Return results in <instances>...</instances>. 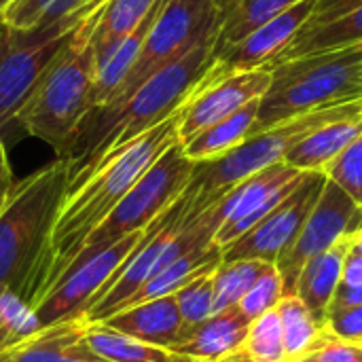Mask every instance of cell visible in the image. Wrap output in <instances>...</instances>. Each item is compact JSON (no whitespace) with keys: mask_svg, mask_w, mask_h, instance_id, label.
Returning <instances> with one entry per match:
<instances>
[{"mask_svg":"<svg viewBox=\"0 0 362 362\" xmlns=\"http://www.w3.org/2000/svg\"><path fill=\"white\" fill-rule=\"evenodd\" d=\"M100 11L102 4L74 28L17 119V125L49 144L57 159H66L83 121L95 108L93 32Z\"/></svg>","mask_w":362,"mask_h":362,"instance_id":"4","label":"cell"},{"mask_svg":"<svg viewBox=\"0 0 362 362\" xmlns=\"http://www.w3.org/2000/svg\"><path fill=\"white\" fill-rule=\"evenodd\" d=\"M327 182L325 172H305L301 182L250 231L223 248V261L261 259L276 263L297 240Z\"/></svg>","mask_w":362,"mask_h":362,"instance_id":"11","label":"cell"},{"mask_svg":"<svg viewBox=\"0 0 362 362\" xmlns=\"http://www.w3.org/2000/svg\"><path fill=\"white\" fill-rule=\"evenodd\" d=\"M274 263L261 259H235L223 261L214 274V314L235 308L238 301L250 291V286L259 280V276Z\"/></svg>","mask_w":362,"mask_h":362,"instance_id":"27","label":"cell"},{"mask_svg":"<svg viewBox=\"0 0 362 362\" xmlns=\"http://www.w3.org/2000/svg\"><path fill=\"white\" fill-rule=\"evenodd\" d=\"M178 121L180 110L102 157L87 174L70 185L53 229L51 267L45 291L64 274L87 235L115 210L140 176L178 142Z\"/></svg>","mask_w":362,"mask_h":362,"instance_id":"2","label":"cell"},{"mask_svg":"<svg viewBox=\"0 0 362 362\" xmlns=\"http://www.w3.org/2000/svg\"><path fill=\"white\" fill-rule=\"evenodd\" d=\"M214 47L216 36L199 42L176 62L151 74L121 102L93 108L66 155L70 185L87 174L102 157L178 112L212 68Z\"/></svg>","mask_w":362,"mask_h":362,"instance_id":"1","label":"cell"},{"mask_svg":"<svg viewBox=\"0 0 362 362\" xmlns=\"http://www.w3.org/2000/svg\"><path fill=\"white\" fill-rule=\"evenodd\" d=\"M144 233L146 229L121 238L119 242L102 250L83 252L74 257L70 265L64 269V274L34 303V312L40 329L70 318L85 316L91 303L95 301V297L100 295V291L112 280L119 267L140 244Z\"/></svg>","mask_w":362,"mask_h":362,"instance_id":"9","label":"cell"},{"mask_svg":"<svg viewBox=\"0 0 362 362\" xmlns=\"http://www.w3.org/2000/svg\"><path fill=\"white\" fill-rule=\"evenodd\" d=\"M85 316L45 327L0 352V362H108L83 339Z\"/></svg>","mask_w":362,"mask_h":362,"instance_id":"15","label":"cell"},{"mask_svg":"<svg viewBox=\"0 0 362 362\" xmlns=\"http://www.w3.org/2000/svg\"><path fill=\"white\" fill-rule=\"evenodd\" d=\"M218 6V34L214 55L240 42L252 30L284 13L301 0H214Z\"/></svg>","mask_w":362,"mask_h":362,"instance_id":"24","label":"cell"},{"mask_svg":"<svg viewBox=\"0 0 362 362\" xmlns=\"http://www.w3.org/2000/svg\"><path fill=\"white\" fill-rule=\"evenodd\" d=\"M325 329L339 339L358 344L362 339V305H352L329 314Z\"/></svg>","mask_w":362,"mask_h":362,"instance_id":"35","label":"cell"},{"mask_svg":"<svg viewBox=\"0 0 362 362\" xmlns=\"http://www.w3.org/2000/svg\"><path fill=\"white\" fill-rule=\"evenodd\" d=\"M358 344H361V346H362V339H361V341H358Z\"/></svg>","mask_w":362,"mask_h":362,"instance_id":"43","label":"cell"},{"mask_svg":"<svg viewBox=\"0 0 362 362\" xmlns=\"http://www.w3.org/2000/svg\"><path fill=\"white\" fill-rule=\"evenodd\" d=\"M252 320L238 308L212 314L202 325L185 329L174 352L189 356L195 362H216L242 348Z\"/></svg>","mask_w":362,"mask_h":362,"instance_id":"16","label":"cell"},{"mask_svg":"<svg viewBox=\"0 0 362 362\" xmlns=\"http://www.w3.org/2000/svg\"><path fill=\"white\" fill-rule=\"evenodd\" d=\"M341 284H346V286L362 284V255L358 250H354L352 246L348 248V255L344 259Z\"/></svg>","mask_w":362,"mask_h":362,"instance_id":"38","label":"cell"},{"mask_svg":"<svg viewBox=\"0 0 362 362\" xmlns=\"http://www.w3.org/2000/svg\"><path fill=\"white\" fill-rule=\"evenodd\" d=\"M195 163L182 153L180 142L170 146L125 193L115 210L87 235L76 257L102 250L121 238L146 229L187 191Z\"/></svg>","mask_w":362,"mask_h":362,"instance_id":"7","label":"cell"},{"mask_svg":"<svg viewBox=\"0 0 362 362\" xmlns=\"http://www.w3.org/2000/svg\"><path fill=\"white\" fill-rule=\"evenodd\" d=\"M161 0H106L95 23L93 42L102 51L134 32Z\"/></svg>","mask_w":362,"mask_h":362,"instance_id":"26","label":"cell"},{"mask_svg":"<svg viewBox=\"0 0 362 362\" xmlns=\"http://www.w3.org/2000/svg\"><path fill=\"white\" fill-rule=\"evenodd\" d=\"M11 2H13V0H0V19H2V15H4V11L8 8Z\"/></svg>","mask_w":362,"mask_h":362,"instance_id":"42","label":"cell"},{"mask_svg":"<svg viewBox=\"0 0 362 362\" xmlns=\"http://www.w3.org/2000/svg\"><path fill=\"white\" fill-rule=\"evenodd\" d=\"M216 362H259V361L250 358L244 350H235V352L227 354L225 358H221V361H216Z\"/></svg>","mask_w":362,"mask_h":362,"instance_id":"40","label":"cell"},{"mask_svg":"<svg viewBox=\"0 0 362 362\" xmlns=\"http://www.w3.org/2000/svg\"><path fill=\"white\" fill-rule=\"evenodd\" d=\"M104 325L140 341L170 350L178 344L182 335V318L174 295L134 303L106 318Z\"/></svg>","mask_w":362,"mask_h":362,"instance_id":"17","label":"cell"},{"mask_svg":"<svg viewBox=\"0 0 362 362\" xmlns=\"http://www.w3.org/2000/svg\"><path fill=\"white\" fill-rule=\"evenodd\" d=\"M362 134V112L337 119L299 142L284 161L301 172H325V168Z\"/></svg>","mask_w":362,"mask_h":362,"instance_id":"21","label":"cell"},{"mask_svg":"<svg viewBox=\"0 0 362 362\" xmlns=\"http://www.w3.org/2000/svg\"><path fill=\"white\" fill-rule=\"evenodd\" d=\"M161 4H163V0L125 38H121L119 42L110 45V47H106L102 51H95V108L115 102V98L123 89V85H125V81H127V76H129L136 59H138L142 42H144V38H146V34H148Z\"/></svg>","mask_w":362,"mask_h":362,"instance_id":"19","label":"cell"},{"mask_svg":"<svg viewBox=\"0 0 362 362\" xmlns=\"http://www.w3.org/2000/svg\"><path fill=\"white\" fill-rule=\"evenodd\" d=\"M218 19L214 0H163L123 89L110 104L121 102L151 74L176 62L199 42L216 36Z\"/></svg>","mask_w":362,"mask_h":362,"instance_id":"8","label":"cell"},{"mask_svg":"<svg viewBox=\"0 0 362 362\" xmlns=\"http://www.w3.org/2000/svg\"><path fill=\"white\" fill-rule=\"evenodd\" d=\"M325 174L362 208V134L325 168Z\"/></svg>","mask_w":362,"mask_h":362,"instance_id":"33","label":"cell"},{"mask_svg":"<svg viewBox=\"0 0 362 362\" xmlns=\"http://www.w3.org/2000/svg\"><path fill=\"white\" fill-rule=\"evenodd\" d=\"M284 295H286V293H284V280H282L278 267H276V265H269V267L259 276V280L250 286V291L238 301L235 308H238L246 318L255 320V318L263 316L265 312L276 310V305L280 303V299H282Z\"/></svg>","mask_w":362,"mask_h":362,"instance_id":"32","label":"cell"},{"mask_svg":"<svg viewBox=\"0 0 362 362\" xmlns=\"http://www.w3.org/2000/svg\"><path fill=\"white\" fill-rule=\"evenodd\" d=\"M362 227V208L333 180L327 178L318 202L308 214L293 246L274 263L284 280V293L291 295L301 267L316 255L331 248L344 235Z\"/></svg>","mask_w":362,"mask_h":362,"instance_id":"10","label":"cell"},{"mask_svg":"<svg viewBox=\"0 0 362 362\" xmlns=\"http://www.w3.org/2000/svg\"><path fill=\"white\" fill-rule=\"evenodd\" d=\"M15 187V178H13V170L8 163V155H6V142H0V212L11 195Z\"/></svg>","mask_w":362,"mask_h":362,"instance_id":"39","label":"cell"},{"mask_svg":"<svg viewBox=\"0 0 362 362\" xmlns=\"http://www.w3.org/2000/svg\"><path fill=\"white\" fill-rule=\"evenodd\" d=\"M212 274L214 272L202 274L174 293V299H176V305H178V312L182 318V331L191 329L195 325H202L204 320H208L214 314Z\"/></svg>","mask_w":362,"mask_h":362,"instance_id":"31","label":"cell"},{"mask_svg":"<svg viewBox=\"0 0 362 362\" xmlns=\"http://www.w3.org/2000/svg\"><path fill=\"white\" fill-rule=\"evenodd\" d=\"M303 176L305 172L288 165L286 161H278L235 185L216 202L221 229L214 235V244L223 250L250 231L301 182Z\"/></svg>","mask_w":362,"mask_h":362,"instance_id":"13","label":"cell"},{"mask_svg":"<svg viewBox=\"0 0 362 362\" xmlns=\"http://www.w3.org/2000/svg\"><path fill=\"white\" fill-rule=\"evenodd\" d=\"M352 305H362V284H356V286L339 284V288H337V293H335V297L331 301L329 314L352 308Z\"/></svg>","mask_w":362,"mask_h":362,"instance_id":"37","label":"cell"},{"mask_svg":"<svg viewBox=\"0 0 362 362\" xmlns=\"http://www.w3.org/2000/svg\"><path fill=\"white\" fill-rule=\"evenodd\" d=\"M286 362H362V346L339 339L325 329L310 350Z\"/></svg>","mask_w":362,"mask_h":362,"instance_id":"34","label":"cell"},{"mask_svg":"<svg viewBox=\"0 0 362 362\" xmlns=\"http://www.w3.org/2000/svg\"><path fill=\"white\" fill-rule=\"evenodd\" d=\"M106 0H13L4 11L0 25L4 28H36L62 17L93 8Z\"/></svg>","mask_w":362,"mask_h":362,"instance_id":"28","label":"cell"},{"mask_svg":"<svg viewBox=\"0 0 362 362\" xmlns=\"http://www.w3.org/2000/svg\"><path fill=\"white\" fill-rule=\"evenodd\" d=\"M356 6H362V0H318L310 21L303 28H312V25H320L331 19H337Z\"/></svg>","mask_w":362,"mask_h":362,"instance_id":"36","label":"cell"},{"mask_svg":"<svg viewBox=\"0 0 362 362\" xmlns=\"http://www.w3.org/2000/svg\"><path fill=\"white\" fill-rule=\"evenodd\" d=\"M348 248H350V235H344L331 248L310 259L301 267L295 280L291 295H297L301 303L310 310V314L322 325L329 318L331 301L341 284L344 259L348 255Z\"/></svg>","mask_w":362,"mask_h":362,"instance_id":"18","label":"cell"},{"mask_svg":"<svg viewBox=\"0 0 362 362\" xmlns=\"http://www.w3.org/2000/svg\"><path fill=\"white\" fill-rule=\"evenodd\" d=\"M70 189L68 159H53L15 182L0 212V293L32 308L47 286L53 229Z\"/></svg>","mask_w":362,"mask_h":362,"instance_id":"3","label":"cell"},{"mask_svg":"<svg viewBox=\"0 0 362 362\" xmlns=\"http://www.w3.org/2000/svg\"><path fill=\"white\" fill-rule=\"evenodd\" d=\"M356 42H362V6H356V8L348 11L346 15L331 19L327 23L301 28L295 34V38L288 42V47L267 68L288 62V59H295V57H301V55H308V53L350 47Z\"/></svg>","mask_w":362,"mask_h":362,"instance_id":"25","label":"cell"},{"mask_svg":"<svg viewBox=\"0 0 362 362\" xmlns=\"http://www.w3.org/2000/svg\"><path fill=\"white\" fill-rule=\"evenodd\" d=\"M272 70V85L261 98L255 132L291 117L362 98V42L308 53Z\"/></svg>","mask_w":362,"mask_h":362,"instance_id":"5","label":"cell"},{"mask_svg":"<svg viewBox=\"0 0 362 362\" xmlns=\"http://www.w3.org/2000/svg\"><path fill=\"white\" fill-rule=\"evenodd\" d=\"M276 312L282 322L286 361L310 350L325 331V325L310 314V310L301 303L297 295H284L276 305Z\"/></svg>","mask_w":362,"mask_h":362,"instance_id":"29","label":"cell"},{"mask_svg":"<svg viewBox=\"0 0 362 362\" xmlns=\"http://www.w3.org/2000/svg\"><path fill=\"white\" fill-rule=\"evenodd\" d=\"M221 263H223V250H221V246L208 244V246L191 248L189 252L180 255L178 259H174L172 263H168L165 267H161L153 278H148L121 305V310H125V308H129L134 303H142V301H151V299H157V297L174 295L180 286H185L187 282H191L193 278H197L202 274L214 272Z\"/></svg>","mask_w":362,"mask_h":362,"instance_id":"20","label":"cell"},{"mask_svg":"<svg viewBox=\"0 0 362 362\" xmlns=\"http://www.w3.org/2000/svg\"><path fill=\"white\" fill-rule=\"evenodd\" d=\"M83 339L98 356L108 362H195L170 348L153 346L115 331L104 322H87Z\"/></svg>","mask_w":362,"mask_h":362,"instance_id":"23","label":"cell"},{"mask_svg":"<svg viewBox=\"0 0 362 362\" xmlns=\"http://www.w3.org/2000/svg\"><path fill=\"white\" fill-rule=\"evenodd\" d=\"M259 104H261V100H255V102L246 104L244 108L235 110L233 115L202 129L187 142H180L182 153L193 163H202V161L218 159V157L227 155L229 151L238 148L255 132Z\"/></svg>","mask_w":362,"mask_h":362,"instance_id":"22","label":"cell"},{"mask_svg":"<svg viewBox=\"0 0 362 362\" xmlns=\"http://www.w3.org/2000/svg\"><path fill=\"white\" fill-rule=\"evenodd\" d=\"M272 85L269 68L221 72L214 64L180 108L178 142H187L212 123L261 100Z\"/></svg>","mask_w":362,"mask_h":362,"instance_id":"12","label":"cell"},{"mask_svg":"<svg viewBox=\"0 0 362 362\" xmlns=\"http://www.w3.org/2000/svg\"><path fill=\"white\" fill-rule=\"evenodd\" d=\"M93 8L36 28L0 25V142H6V136L19 127V112L42 74L64 49L74 28Z\"/></svg>","mask_w":362,"mask_h":362,"instance_id":"6","label":"cell"},{"mask_svg":"<svg viewBox=\"0 0 362 362\" xmlns=\"http://www.w3.org/2000/svg\"><path fill=\"white\" fill-rule=\"evenodd\" d=\"M316 2L318 0H301L291 8H286L284 13L276 15L274 19L265 21L248 36H244L240 42L216 53L214 66L221 72L267 68L288 47L295 34L310 21Z\"/></svg>","mask_w":362,"mask_h":362,"instance_id":"14","label":"cell"},{"mask_svg":"<svg viewBox=\"0 0 362 362\" xmlns=\"http://www.w3.org/2000/svg\"><path fill=\"white\" fill-rule=\"evenodd\" d=\"M240 350L259 362H286L282 322L276 310H269L252 320Z\"/></svg>","mask_w":362,"mask_h":362,"instance_id":"30","label":"cell"},{"mask_svg":"<svg viewBox=\"0 0 362 362\" xmlns=\"http://www.w3.org/2000/svg\"><path fill=\"white\" fill-rule=\"evenodd\" d=\"M350 246H352L354 250H358L362 255V227L361 229H356L354 233H350Z\"/></svg>","mask_w":362,"mask_h":362,"instance_id":"41","label":"cell"}]
</instances>
